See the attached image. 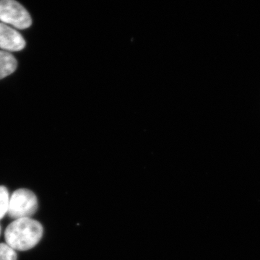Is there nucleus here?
Masks as SVG:
<instances>
[{"mask_svg": "<svg viewBox=\"0 0 260 260\" xmlns=\"http://www.w3.org/2000/svg\"><path fill=\"white\" fill-rule=\"evenodd\" d=\"M44 229L42 224L30 218L15 220L5 232L7 244L14 250L27 251L40 242Z\"/></svg>", "mask_w": 260, "mask_h": 260, "instance_id": "f257e3e1", "label": "nucleus"}, {"mask_svg": "<svg viewBox=\"0 0 260 260\" xmlns=\"http://www.w3.org/2000/svg\"><path fill=\"white\" fill-rule=\"evenodd\" d=\"M38 209L37 196L26 189H18L10 198L8 215L15 219L28 218L32 216Z\"/></svg>", "mask_w": 260, "mask_h": 260, "instance_id": "f03ea898", "label": "nucleus"}, {"mask_svg": "<svg viewBox=\"0 0 260 260\" xmlns=\"http://www.w3.org/2000/svg\"><path fill=\"white\" fill-rule=\"evenodd\" d=\"M0 20L18 29L28 28L32 24L28 12L15 0H0Z\"/></svg>", "mask_w": 260, "mask_h": 260, "instance_id": "7ed1b4c3", "label": "nucleus"}, {"mask_svg": "<svg viewBox=\"0 0 260 260\" xmlns=\"http://www.w3.org/2000/svg\"><path fill=\"white\" fill-rule=\"evenodd\" d=\"M25 42L20 32L5 23H0V48L10 51H21Z\"/></svg>", "mask_w": 260, "mask_h": 260, "instance_id": "20e7f679", "label": "nucleus"}, {"mask_svg": "<svg viewBox=\"0 0 260 260\" xmlns=\"http://www.w3.org/2000/svg\"><path fill=\"white\" fill-rule=\"evenodd\" d=\"M17 60L13 54L0 51V80L14 73L17 68Z\"/></svg>", "mask_w": 260, "mask_h": 260, "instance_id": "39448f33", "label": "nucleus"}, {"mask_svg": "<svg viewBox=\"0 0 260 260\" xmlns=\"http://www.w3.org/2000/svg\"><path fill=\"white\" fill-rule=\"evenodd\" d=\"M9 193L5 186H0V220L8 213L9 208Z\"/></svg>", "mask_w": 260, "mask_h": 260, "instance_id": "423d86ee", "label": "nucleus"}, {"mask_svg": "<svg viewBox=\"0 0 260 260\" xmlns=\"http://www.w3.org/2000/svg\"><path fill=\"white\" fill-rule=\"evenodd\" d=\"M0 260H17L16 252L8 244H0Z\"/></svg>", "mask_w": 260, "mask_h": 260, "instance_id": "0eeeda50", "label": "nucleus"}, {"mask_svg": "<svg viewBox=\"0 0 260 260\" xmlns=\"http://www.w3.org/2000/svg\"><path fill=\"white\" fill-rule=\"evenodd\" d=\"M0 234H1V226H0Z\"/></svg>", "mask_w": 260, "mask_h": 260, "instance_id": "6e6552de", "label": "nucleus"}]
</instances>
